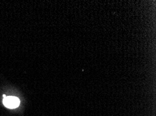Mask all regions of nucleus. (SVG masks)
I'll list each match as a JSON object with an SVG mask.
<instances>
[{"label": "nucleus", "mask_w": 156, "mask_h": 116, "mask_svg": "<svg viewBox=\"0 0 156 116\" xmlns=\"http://www.w3.org/2000/svg\"><path fill=\"white\" fill-rule=\"evenodd\" d=\"M3 104L6 107L8 108H15L20 105V100L16 97H6V95H4Z\"/></svg>", "instance_id": "f257e3e1"}]
</instances>
